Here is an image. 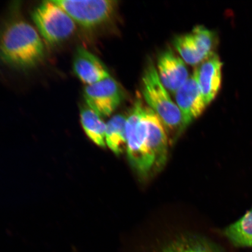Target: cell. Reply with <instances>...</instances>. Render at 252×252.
<instances>
[{
	"instance_id": "2e32d148",
	"label": "cell",
	"mask_w": 252,
	"mask_h": 252,
	"mask_svg": "<svg viewBox=\"0 0 252 252\" xmlns=\"http://www.w3.org/2000/svg\"><path fill=\"white\" fill-rule=\"evenodd\" d=\"M190 33L204 61L215 54L214 50L218 40L214 31L203 25H198L193 28Z\"/></svg>"
},
{
	"instance_id": "8992f818",
	"label": "cell",
	"mask_w": 252,
	"mask_h": 252,
	"mask_svg": "<svg viewBox=\"0 0 252 252\" xmlns=\"http://www.w3.org/2000/svg\"><path fill=\"white\" fill-rule=\"evenodd\" d=\"M84 97L87 106L105 118L111 115L121 105L124 94L118 82L110 77L85 87Z\"/></svg>"
},
{
	"instance_id": "277c9868",
	"label": "cell",
	"mask_w": 252,
	"mask_h": 252,
	"mask_svg": "<svg viewBox=\"0 0 252 252\" xmlns=\"http://www.w3.org/2000/svg\"><path fill=\"white\" fill-rule=\"evenodd\" d=\"M32 18L41 36L52 45L70 38L76 30V23L55 1H43Z\"/></svg>"
},
{
	"instance_id": "9c48e42d",
	"label": "cell",
	"mask_w": 252,
	"mask_h": 252,
	"mask_svg": "<svg viewBox=\"0 0 252 252\" xmlns=\"http://www.w3.org/2000/svg\"><path fill=\"white\" fill-rule=\"evenodd\" d=\"M222 65L220 57L215 53L194 70L207 106L216 98L221 87Z\"/></svg>"
},
{
	"instance_id": "52a82bcc",
	"label": "cell",
	"mask_w": 252,
	"mask_h": 252,
	"mask_svg": "<svg viewBox=\"0 0 252 252\" xmlns=\"http://www.w3.org/2000/svg\"><path fill=\"white\" fill-rule=\"evenodd\" d=\"M175 94L176 105L181 110L187 128L203 114L207 107L194 71Z\"/></svg>"
},
{
	"instance_id": "5b68a950",
	"label": "cell",
	"mask_w": 252,
	"mask_h": 252,
	"mask_svg": "<svg viewBox=\"0 0 252 252\" xmlns=\"http://www.w3.org/2000/svg\"><path fill=\"white\" fill-rule=\"evenodd\" d=\"M55 2L75 23L88 29L106 23L114 15L118 5V1L112 0H59Z\"/></svg>"
},
{
	"instance_id": "6da1fadb",
	"label": "cell",
	"mask_w": 252,
	"mask_h": 252,
	"mask_svg": "<svg viewBox=\"0 0 252 252\" xmlns=\"http://www.w3.org/2000/svg\"><path fill=\"white\" fill-rule=\"evenodd\" d=\"M42 39L32 25L14 14L0 29V60L19 70L36 67L45 57Z\"/></svg>"
},
{
	"instance_id": "8fae6325",
	"label": "cell",
	"mask_w": 252,
	"mask_h": 252,
	"mask_svg": "<svg viewBox=\"0 0 252 252\" xmlns=\"http://www.w3.org/2000/svg\"><path fill=\"white\" fill-rule=\"evenodd\" d=\"M72 68L79 80L87 86L111 77L104 63L92 53L81 47H78L75 53Z\"/></svg>"
},
{
	"instance_id": "3957f363",
	"label": "cell",
	"mask_w": 252,
	"mask_h": 252,
	"mask_svg": "<svg viewBox=\"0 0 252 252\" xmlns=\"http://www.w3.org/2000/svg\"><path fill=\"white\" fill-rule=\"evenodd\" d=\"M142 100L135 102L126 120V153L129 162L141 177L155 169V159L147 143L148 126Z\"/></svg>"
},
{
	"instance_id": "ba28073f",
	"label": "cell",
	"mask_w": 252,
	"mask_h": 252,
	"mask_svg": "<svg viewBox=\"0 0 252 252\" xmlns=\"http://www.w3.org/2000/svg\"><path fill=\"white\" fill-rule=\"evenodd\" d=\"M158 73L167 91L175 94L189 78L185 62L171 49L165 50L158 59Z\"/></svg>"
},
{
	"instance_id": "4fadbf2b",
	"label": "cell",
	"mask_w": 252,
	"mask_h": 252,
	"mask_svg": "<svg viewBox=\"0 0 252 252\" xmlns=\"http://www.w3.org/2000/svg\"><path fill=\"white\" fill-rule=\"evenodd\" d=\"M126 120L124 115H116L106 124V144L116 155L126 151Z\"/></svg>"
},
{
	"instance_id": "e0dca14e",
	"label": "cell",
	"mask_w": 252,
	"mask_h": 252,
	"mask_svg": "<svg viewBox=\"0 0 252 252\" xmlns=\"http://www.w3.org/2000/svg\"><path fill=\"white\" fill-rule=\"evenodd\" d=\"M173 45L183 61L188 64L196 65L204 61L190 33L176 36Z\"/></svg>"
},
{
	"instance_id": "5bb4252c",
	"label": "cell",
	"mask_w": 252,
	"mask_h": 252,
	"mask_svg": "<svg viewBox=\"0 0 252 252\" xmlns=\"http://www.w3.org/2000/svg\"><path fill=\"white\" fill-rule=\"evenodd\" d=\"M223 234L236 247L252 248V208L226 228Z\"/></svg>"
},
{
	"instance_id": "30bf717a",
	"label": "cell",
	"mask_w": 252,
	"mask_h": 252,
	"mask_svg": "<svg viewBox=\"0 0 252 252\" xmlns=\"http://www.w3.org/2000/svg\"><path fill=\"white\" fill-rule=\"evenodd\" d=\"M148 126L147 143L155 159V169L162 168L168 155L170 145L168 134L162 123L153 110L145 109Z\"/></svg>"
},
{
	"instance_id": "9a60e30c",
	"label": "cell",
	"mask_w": 252,
	"mask_h": 252,
	"mask_svg": "<svg viewBox=\"0 0 252 252\" xmlns=\"http://www.w3.org/2000/svg\"><path fill=\"white\" fill-rule=\"evenodd\" d=\"M157 252H220L210 242L204 239L181 236L163 246Z\"/></svg>"
},
{
	"instance_id": "7a4b0ae2",
	"label": "cell",
	"mask_w": 252,
	"mask_h": 252,
	"mask_svg": "<svg viewBox=\"0 0 252 252\" xmlns=\"http://www.w3.org/2000/svg\"><path fill=\"white\" fill-rule=\"evenodd\" d=\"M142 81L144 99L162 123L171 145L187 128L181 110L172 101L152 63L145 69Z\"/></svg>"
},
{
	"instance_id": "7c38bea8",
	"label": "cell",
	"mask_w": 252,
	"mask_h": 252,
	"mask_svg": "<svg viewBox=\"0 0 252 252\" xmlns=\"http://www.w3.org/2000/svg\"><path fill=\"white\" fill-rule=\"evenodd\" d=\"M80 121L82 127L90 140L96 146L105 148L106 146V124L101 116L89 107L85 106L81 109Z\"/></svg>"
}]
</instances>
